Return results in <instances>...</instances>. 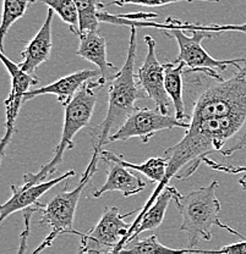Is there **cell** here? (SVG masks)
<instances>
[{"instance_id": "cell-6", "label": "cell", "mask_w": 246, "mask_h": 254, "mask_svg": "<svg viewBox=\"0 0 246 254\" xmlns=\"http://www.w3.org/2000/svg\"><path fill=\"white\" fill-rule=\"evenodd\" d=\"M212 32L202 30H192L191 36H186L182 30L164 31L166 37H170L176 41L179 46V55L174 60L175 63H182L186 71L201 72L207 77L223 79L217 73V71H224L228 66H235L239 68L245 58L232 60H218L211 57L205 48L202 47V41L205 38H211Z\"/></svg>"}, {"instance_id": "cell-19", "label": "cell", "mask_w": 246, "mask_h": 254, "mask_svg": "<svg viewBox=\"0 0 246 254\" xmlns=\"http://www.w3.org/2000/svg\"><path fill=\"white\" fill-rule=\"evenodd\" d=\"M100 159H102V160L103 159H110V160H114L116 163L126 166V168L139 171V173L144 174L145 176H147L151 181L156 182V184H161V182L163 181L166 173V166H168V159L165 157H153L141 164H135L125 160L121 155L114 154V153L110 152V150H102V152H100Z\"/></svg>"}, {"instance_id": "cell-9", "label": "cell", "mask_w": 246, "mask_h": 254, "mask_svg": "<svg viewBox=\"0 0 246 254\" xmlns=\"http://www.w3.org/2000/svg\"><path fill=\"white\" fill-rule=\"evenodd\" d=\"M0 59H1L5 68L9 72L10 77H11V91H10L6 100H5V108H6L5 133L1 139V144H0L1 157H4L6 145L11 141V137L15 132V124H16L17 115L20 113L21 107L25 103V93L30 91L31 87L36 86L38 83V79H37L36 75H31V73L26 72L20 67V65L11 62L4 54L2 50L1 54H0Z\"/></svg>"}, {"instance_id": "cell-8", "label": "cell", "mask_w": 246, "mask_h": 254, "mask_svg": "<svg viewBox=\"0 0 246 254\" xmlns=\"http://www.w3.org/2000/svg\"><path fill=\"white\" fill-rule=\"evenodd\" d=\"M174 127L187 129L190 123L179 120L176 116L163 113L160 108H136L124 121V124L110 134L108 142L126 141V139L137 137L142 143H148L158 132L171 129Z\"/></svg>"}, {"instance_id": "cell-24", "label": "cell", "mask_w": 246, "mask_h": 254, "mask_svg": "<svg viewBox=\"0 0 246 254\" xmlns=\"http://www.w3.org/2000/svg\"><path fill=\"white\" fill-rule=\"evenodd\" d=\"M181 1H206V2H219V0H113L110 1L107 6H125V5H139V6H146V7H158L164 6V5L175 4V2Z\"/></svg>"}, {"instance_id": "cell-18", "label": "cell", "mask_w": 246, "mask_h": 254, "mask_svg": "<svg viewBox=\"0 0 246 254\" xmlns=\"http://www.w3.org/2000/svg\"><path fill=\"white\" fill-rule=\"evenodd\" d=\"M171 199H173V193L170 192L169 187L166 186L165 189L163 190V192L158 195L157 199L155 200V203L147 209L146 213H145L144 215H142V218L140 219L136 229L134 230L131 236L126 240L125 246H128L131 241H134L135 238L139 237V235H141L142 232L152 231V230L158 229V227L162 225L164 216H165V211L166 209H168V205Z\"/></svg>"}, {"instance_id": "cell-10", "label": "cell", "mask_w": 246, "mask_h": 254, "mask_svg": "<svg viewBox=\"0 0 246 254\" xmlns=\"http://www.w3.org/2000/svg\"><path fill=\"white\" fill-rule=\"evenodd\" d=\"M147 47L146 58L144 64L137 68V79L147 98H150L163 113L169 114L171 99L164 87V72L165 65H162L156 54V42L151 36L145 37Z\"/></svg>"}, {"instance_id": "cell-4", "label": "cell", "mask_w": 246, "mask_h": 254, "mask_svg": "<svg viewBox=\"0 0 246 254\" xmlns=\"http://www.w3.org/2000/svg\"><path fill=\"white\" fill-rule=\"evenodd\" d=\"M168 187L182 218L180 230L187 234L189 248L196 250L200 241L212 238V229L219 220L222 206L216 195L218 181L211 182L187 194H181L173 186L168 185Z\"/></svg>"}, {"instance_id": "cell-22", "label": "cell", "mask_w": 246, "mask_h": 254, "mask_svg": "<svg viewBox=\"0 0 246 254\" xmlns=\"http://www.w3.org/2000/svg\"><path fill=\"white\" fill-rule=\"evenodd\" d=\"M74 1L78 5L79 14H80V34L86 31L99 30L98 12L107 5L103 4L102 0H74Z\"/></svg>"}, {"instance_id": "cell-3", "label": "cell", "mask_w": 246, "mask_h": 254, "mask_svg": "<svg viewBox=\"0 0 246 254\" xmlns=\"http://www.w3.org/2000/svg\"><path fill=\"white\" fill-rule=\"evenodd\" d=\"M105 82L107 81L103 77L87 81L78 92V94L73 98V100L68 105H65L62 138L55 148L54 157L49 163L42 166L38 173L26 174L23 177L25 186H31V185L44 181L47 177L58 170V166H60V164L63 163L66 149L74 148V138L76 134L82 128L88 126L97 103L96 91L104 86Z\"/></svg>"}, {"instance_id": "cell-27", "label": "cell", "mask_w": 246, "mask_h": 254, "mask_svg": "<svg viewBox=\"0 0 246 254\" xmlns=\"http://www.w3.org/2000/svg\"><path fill=\"white\" fill-rule=\"evenodd\" d=\"M239 184H240V186L243 187V190H246V175H244V176L239 180Z\"/></svg>"}, {"instance_id": "cell-12", "label": "cell", "mask_w": 246, "mask_h": 254, "mask_svg": "<svg viewBox=\"0 0 246 254\" xmlns=\"http://www.w3.org/2000/svg\"><path fill=\"white\" fill-rule=\"evenodd\" d=\"M75 175V171L69 170L68 173L60 175V176L55 177V179L38 182V184L31 185V186H25V185L15 186V185H12V195L0 208V222H2L7 216L16 213L18 210H23V209L28 208V206L38 205L39 198L44 193L48 192L50 189L55 187L58 184L64 181V180H69L70 177H74Z\"/></svg>"}, {"instance_id": "cell-26", "label": "cell", "mask_w": 246, "mask_h": 254, "mask_svg": "<svg viewBox=\"0 0 246 254\" xmlns=\"http://www.w3.org/2000/svg\"><path fill=\"white\" fill-rule=\"evenodd\" d=\"M41 204V203H39ZM39 204L34 206H28V208L23 209V220H25V229L21 232L20 235V248H18L17 253L22 254L27 251V241L28 237H30L31 232V219H32V215L36 211H39Z\"/></svg>"}, {"instance_id": "cell-15", "label": "cell", "mask_w": 246, "mask_h": 254, "mask_svg": "<svg viewBox=\"0 0 246 254\" xmlns=\"http://www.w3.org/2000/svg\"><path fill=\"white\" fill-rule=\"evenodd\" d=\"M103 161L107 165V181L100 186V189L94 190V198L102 197L104 193L112 190L123 193L124 197H130L145 190L146 182L139 175L132 174L129 168L110 159H103Z\"/></svg>"}, {"instance_id": "cell-20", "label": "cell", "mask_w": 246, "mask_h": 254, "mask_svg": "<svg viewBox=\"0 0 246 254\" xmlns=\"http://www.w3.org/2000/svg\"><path fill=\"white\" fill-rule=\"evenodd\" d=\"M135 243L131 246H125L121 251V253H206L205 250H191V248H184V250H176V248L166 247L162 245L156 235H151L150 237L144 240H137L135 238Z\"/></svg>"}, {"instance_id": "cell-25", "label": "cell", "mask_w": 246, "mask_h": 254, "mask_svg": "<svg viewBox=\"0 0 246 254\" xmlns=\"http://www.w3.org/2000/svg\"><path fill=\"white\" fill-rule=\"evenodd\" d=\"M217 226H219L221 229H224L227 230V231H229L230 234L233 235H237L238 237L240 238V242L238 243H233V245H229V246H224V247H222L221 250L218 251H208V253H228V254H246V237L244 235H242L240 232H238L237 230L232 229V227H229L228 225L223 224L221 220H218L217 222Z\"/></svg>"}, {"instance_id": "cell-11", "label": "cell", "mask_w": 246, "mask_h": 254, "mask_svg": "<svg viewBox=\"0 0 246 254\" xmlns=\"http://www.w3.org/2000/svg\"><path fill=\"white\" fill-rule=\"evenodd\" d=\"M98 20L100 23H112V25L129 26V27H155L163 31L169 30H202L212 33H222V32H242L246 34V22L242 25H201V23L182 22L178 18L168 17L165 22H156L153 20H130L126 17V14H109V12L100 10L98 12Z\"/></svg>"}, {"instance_id": "cell-21", "label": "cell", "mask_w": 246, "mask_h": 254, "mask_svg": "<svg viewBox=\"0 0 246 254\" xmlns=\"http://www.w3.org/2000/svg\"><path fill=\"white\" fill-rule=\"evenodd\" d=\"M38 0H4V7H2L1 17V37H0V49H4V41L7 31L12 25L20 20L25 12L27 11L28 6L34 4Z\"/></svg>"}, {"instance_id": "cell-1", "label": "cell", "mask_w": 246, "mask_h": 254, "mask_svg": "<svg viewBox=\"0 0 246 254\" xmlns=\"http://www.w3.org/2000/svg\"><path fill=\"white\" fill-rule=\"evenodd\" d=\"M246 148V110L235 111L221 118L190 123V127L179 143L168 148L164 157L168 166L163 181L158 184L144 208L140 210L129 230V236L136 229L140 219L155 203L158 195L169 185L171 179L186 180L197 170L207 155L219 153L230 158Z\"/></svg>"}, {"instance_id": "cell-13", "label": "cell", "mask_w": 246, "mask_h": 254, "mask_svg": "<svg viewBox=\"0 0 246 254\" xmlns=\"http://www.w3.org/2000/svg\"><path fill=\"white\" fill-rule=\"evenodd\" d=\"M102 77L99 70H91V68H86V70L76 71V72L70 73V75L64 76V77L57 79L53 83L48 86L39 87V88H31L25 93V102L33 99V98L38 97V95L43 94H54L57 97L58 102L65 107L69 103L73 100V98L78 94L84 83L91 79Z\"/></svg>"}, {"instance_id": "cell-17", "label": "cell", "mask_w": 246, "mask_h": 254, "mask_svg": "<svg viewBox=\"0 0 246 254\" xmlns=\"http://www.w3.org/2000/svg\"><path fill=\"white\" fill-rule=\"evenodd\" d=\"M165 65V72H164V87L165 91L170 97L171 103L175 109V116L179 120L186 121L190 115L185 113V102L182 95V72L186 71L185 65L182 63H168Z\"/></svg>"}, {"instance_id": "cell-16", "label": "cell", "mask_w": 246, "mask_h": 254, "mask_svg": "<svg viewBox=\"0 0 246 254\" xmlns=\"http://www.w3.org/2000/svg\"><path fill=\"white\" fill-rule=\"evenodd\" d=\"M54 10L48 9L47 17L42 25L41 30L37 32L36 36L28 42L23 52L21 53L22 63L20 64V67L26 72L34 75V71L41 66L42 64L49 59L50 52H52V25Z\"/></svg>"}, {"instance_id": "cell-5", "label": "cell", "mask_w": 246, "mask_h": 254, "mask_svg": "<svg viewBox=\"0 0 246 254\" xmlns=\"http://www.w3.org/2000/svg\"><path fill=\"white\" fill-rule=\"evenodd\" d=\"M100 152L102 149L93 147V154H92L91 160L75 189L70 190L64 189L59 194L53 197L46 205L39 204L42 218L38 224L42 227H50V232L48 236L44 238L43 242L33 251L34 254L43 252L46 248L50 247L55 238L59 237L60 235L71 234L78 235V236L81 235V232L76 231L73 227L76 208H78V203L80 200L82 192L88 186V184H91L92 177L96 174L97 161L100 158Z\"/></svg>"}, {"instance_id": "cell-23", "label": "cell", "mask_w": 246, "mask_h": 254, "mask_svg": "<svg viewBox=\"0 0 246 254\" xmlns=\"http://www.w3.org/2000/svg\"><path fill=\"white\" fill-rule=\"evenodd\" d=\"M42 2L54 10L63 21L69 26L71 32L80 34V14L78 5L74 0H42Z\"/></svg>"}, {"instance_id": "cell-14", "label": "cell", "mask_w": 246, "mask_h": 254, "mask_svg": "<svg viewBox=\"0 0 246 254\" xmlns=\"http://www.w3.org/2000/svg\"><path fill=\"white\" fill-rule=\"evenodd\" d=\"M80 46L76 54L82 59L88 60L98 67L100 75L105 81H112L120 72L114 64L108 62L107 58V42L99 33V30L82 32L79 36Z\"/></svg>"}, {"instance_id": "cell-2", "label": "cell", "mask_w": 246, "mask_h": 254, "mask_svg": "<svg viewBox=\"0 0 246 254\" xmlns=\"http://www.w3.org/2000/svg\"><path fill=\"white\" fill-rule=\"evenodd\" d=\"M137 28L130 27V39H129L128 55L120 72L114 79H112L108 89V111L104 120L96 126V132H92L94 142L93 147L102 149L103 145L108 143L112 131H116L129 115L136 109L135 103L139 99L147 98L142 87L137 79L136 68V50H137Z\"/></svg>"}, {"instance_id": "cell-7", "label": "cell", "mask_w": 246, "mask_h": 254, "mask_svg": "<svg viewBox=\"0 0 246 254\" xmlns=\"http://www.w3.org/2000/svg\"><path fill=\"white\" fill-rule=\"evenodd\" d=\"M136 211L120 214L119 208H105L96 226L86 234L80 235V253H121L125 247L131 224L125 222V218Z\"/></svg>"}]
</instances>
